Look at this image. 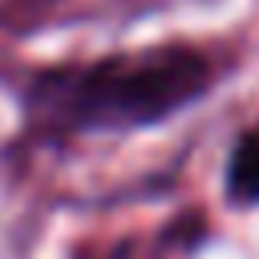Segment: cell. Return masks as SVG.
<instances>
[{
	"label": "cell",
	"instance_id": "1",
	"mask_svg": "<svg viewBox=\"0 0 259 259\" xmlns=\"http://www.w3.org/2000/svg\"><path fill=\"white\" fill-rule=\"evenodd\" d=\"M210 77L214 65L206 53L166 45L40 73L28 89V105L53 130H138L198 101Z\"/></svg>",
	"mask_w": 259,
	"mask_h": 259
},
{
	"label": "cell",
	"instance_id": "2",
	"mask_svg": "<svg viewBox=\"0 0 259 259\" xmlns=\"http://www.w3.org/2000/svg\"><path fill=\"white\" fill-rule=\"evenodd\" d=\"M227 190L239 206L259 202V130L239 138V146L231 154V166H227Z\"/></svg>",
	"mask_w": 259,
	"mask_h": 259
}]
</instances>
